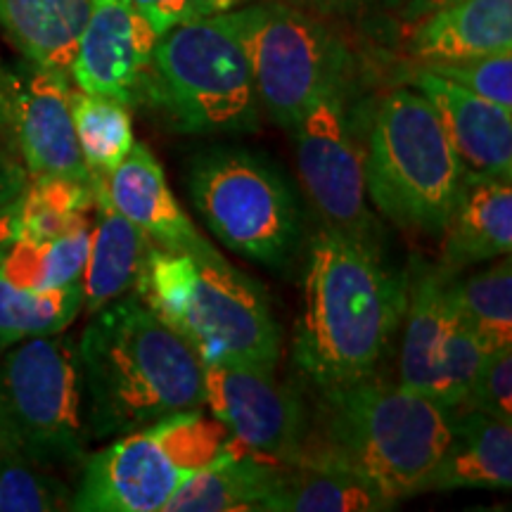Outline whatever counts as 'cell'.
I'll return each instance as SVG.
<instances>
[{"label":"cell","mask_w":512,"mask_h":512,"mask_svg":"<svg viewBox=\"0 0 512 512\" xmlns=\"http://www.w3.org/2000/svg\"><path fill=\"white\" fill-rule=\"evenodd\" d=\"M309 422L294 465L354 477L399 505L425 494L451 437V411L380 373L306 389Z\"/></svg>","instance_id":"cell-1"},{"label":"cell","mask_w":512,"mask_h":512,"mask_svg":"<svg viewBox=\"0 0 512 512\" xmlns=\"http://www.w3.org/2000/svg\"><path fill=\"white\" fill-rule=\"evenodd\" d=\"M408 304V275L382 249L323 226L306 252L302 316L292 361L306 387H330L380 373Z\"/></svg>","instance_id":"cell-2"},{"label":"cell","mask_w":512,"mask_h":512,"mask_svg":"<svg viewBox=\"0 0 512 512\" xmlns=\"http://www.w3.org/2000/svg\"><path fill=\"white\" fill-rule=\"evenodd\" d=\"M79 361L95 439L207 408L202 358L136 292L93 313L79 339Z\"/></svg>","instance_id":"cell-3"},{"label":"cell","mask_w":512,"mask_h":512,"mask_svg":"<svg viewBox=\"0 0 512 512\" xmlns=\"http://www.w3.org/2000/svg\"><path fill=\"white\" fill-rule=\"evenodd\" d=\"M138 299L209 363L278 368L283 332L264 287L228 259L174 252L152 242Z\"/></svg>","instance_id":"cell-4"},{"label":"cell","mask_w":512,"mask_h":512,"mask_svg":"<svg viewBox=\"0 0 512 512\" xmlns=\"http://www.w3.org/2000/svg\"><path fill=\"white\" fill-rule=\"evenodd\" d=\"M183 136H238L261 128V102L230 12L159 34L143 102Z\"/></svg>","instance_id":"cell-5"},{"label":"cell","mask_w":512,"mask_h":512,"mask_svg":"<svg viewBox=\"0 0 512 512\" xmlns=\"http://www.w3.org/2000/svg\"><path fill=\"white\" fill-rule=\"evenodd\" d=\"M465 183L437 110L415 88H394L366 136V192L387 221L441 235Z\"/></svg>","instance_id":"cell-6"},{"label":"cell","mask_w":512,"mask_h":512,"mask_svg":"<svg viewBox=\"0 0 512 512\" xmlns=\"http://www.w3.org/2000/svg\"><path fill=\"white\" fill-rule=\"evenodd\" d=\"M238 448L204 411L169 415L83 458L72 510L164 512L183 482Z\"/></svg>","instance_id":"cell-7"},{"label":"cell","mask_w":512,"mask_h":512,"mask_svg":"<svg viewBox=\"0 0 512 512\" xmlns=\"http://www.w3.org/2000/svg\"><path fill=\"white\" fill-rule=\"evenodd\" d=\"M188 192L223 247L268 268H283L304 233L297 192L283 171L247 147H209L192 157Z\"/></svg>","instance_id":"cell-8"},{"label":"cell","mask_w":512,"mask_h":512,"mask_svg":"<svg viewBox=\"0 0 512 512\" xmlns=\"http://www.w3.org/2000/svg\"><path fill=\"white\" fill-rule=\"evenodd\" d=\"M245 48L261 112L290 128L332 88L354 76V57L339 29L285 0H249L230 10Z\"/></svg>","instance_id":"cell-9"},{"label":"cell","mask_w":512,"mask_h":512,"mask_svg":"<svg viewBox=\"0 0 512 512\" xmlns=\"http://www.w3.org/2000/svg\"><path fill=\"white\" fill-rule=\"evenodd\" d=\"M88 437L79 342L24 339L0 361V441L55 470L83 463Z\"/></svg>","instance_id":"cell-10"},{"label":"cell","mask_w":512,"mask_h":512,"mask_svg":"<svg viewBox=\"0 0 512 512\" xmlns=\"http://www.w3.org/2000/svg\"><path fill=\"white\" fill-rule=\"evenodd\" d=\"M351 95L354 81L332 88L290 128L297 174L323 226L380 247L366 192V140Z\"/></svg>","instance_id":"cell-11"},{"label":"cell","mask_w":512,"mask_h":512,"mask_svg":"<svg viewBox=\"0 0 512 512\" xmlns=\"http://www.w3.org/2000/svg\"><path fill=\"white\" fill-rule=\"evenodd\" d=\"M204 389L211 415L240 451L294 465L309 422L306 389L280 382L273 368L254 363H209Z\"/></svg>","instance_id":"cell-12"},{"label":"cell","mask_w":512,"mask_h":512,"mask_svg":"<svg viewBox=\"0 0 512 512\" xmlns=\"http://www.w3.org/2000/svg\"><path fill=\"white\" fill-rule=\"evenodd\" d=\"M159 34L131 0H91L69 79L79 91L138 107Z\"/></svg>","instance_id":"cell-13"},{"label":"cell","mask_w":512,"mask_h":512,"mask_svg":"<svg viewBox=\"0 0 512 512\" xmlns=\"http://www.w3.org/2000/svg\"><path fill=\"white\" fill-rule=\"evenodd\" d=\"M5 79V124L15 133L31 176L93 183L69 112V76L27 62L24 69L5 74Z\"/></svg>","instance_id":"cell-14"},{"label":"cell","mask_w":512,"mask_h":512,"mask_svg":"<svg viewBox=\"0 0 512 512\" xmlns=\"http://www.w3.org/2000/svg\"><path fill=\"white\" fill-rule=\"evenodd\" d=\"M408 86L437 110L465 181L512 176V110L465 91L444 76L418 67Z\"/></svg>","instance_id":"cell-15"},{"label":"cell","mask_w":512,"mask_h":512,"mask_svg":"<svg viewBox=\"0 0 512 512\" xmlns=\"http://www.w3.org/2000/svg\"><path fill=\"white\" fill-rule=\"evenodd\" d=\"M119 214L136 226L147 240L174 252H190L221 259V252L200 233V228L178 204L166 174L145 143H133L131 152L100 181Z\"/></svg>","instance_id":"cell-16"},{"label":"cell","mask_w":512,"mask_h":512,"mask_svg":"<svg viewBox=\"0 0 512 512\" xmlns=\"http://www.w3.org/2000/svg\"><path fill=\"white\" fill-rule=\"evenodd\" d=\"M401 325L399 384L427 396L448 344L463 325L451 299V275L430 264H420L411 271L406 316Z\"/></svg>","instance_id":"cell-17"},{"label":"cell","mask_w":512,"mask_h":512,"mask_svg":"<svg viewBox=\"0 0 512 512\" xmlns=\"http://www.w3.org/2000/svg\"><path fill=\"white\" fill-rule=\"evenodd\" d=\"M439 268L458 275L465 268L510 254L512 185L510 176L465 181L441 228Z\"/></svg>","instance_id":"cell-18"},{"label":"cell","mask_w":512,"mask_h":512,"mask_svg":"<svg viewBox=\"0 0 512 512\" xmlns=\"http://www.w3.org/2000/svg\"><path fill=\"white\" fill-rule=\"evenodd\" d=\"M418 64L512 50V0H451L403 34Z\"/></svg>","instance_id":"cell-19"},{"label":"cell","mask_w":512,"mask_h":512,"mask_svg":"<svg viewBox=\"0 0 512 512\" xmlns=\"http://www.w3.org/2000/svg\"><path fill=\"white\" fill-rule=\"evenodd\" d=\"M512 486V425L477 411H451V437L441 453L427 491H508Z\"/></svg>","instance_id":"cell-20"},{"label":"cell","mask_w":512,"mask_h":512,"mask_svg":"<svg viewBox=\"0 0 512 512\" xmlns=\"http://www.w3.org/2000/svg\"><path fill=\"white\" fill-rule=\"evenodd\" d=\"M95 219L91 252L81 273L83 309L88 316L133 292L152 242L114 209L100 183H93Z\"/></svg>","instance_id":"cell-21"},{"label":"cell","mask_w":512,"mask_h":512,"mask_svg":"<svg viewBox=\"0 0 512 512\" xmlns=\"http://www.w3.org/2000/svg\"><path fill=\"white\" fill-rule=\"evenodd\" d=\"M285 467L238 448L183 482L164 512H266Z\"/></svg>","instance_id":"cell-22"},{"label":"cell","mask_w":512,"mask_h":512,"mask_svg":"<svg viewBox=\"0 0 512 512\" xmlns=\"http://www.w3.org/2000/svg\"><path fill=\"white\" fill-rule=\"evenodd\" d=\"M91 0H0V29L24 60L67 74Z\"/></svg>","instance_id":"cell-23"},{"label":"cell","mask_w":512,"mask_h":512,"mask_svg":"<svg viewBox=\"0 0 512 512\" xmlns=\"http://www.w3.org/2000/svg\"><path fill=\"white\" fill-rule=\"evenodd\" d=\"M93 221L53 240L15 238L0 259V273L22 290H55L81 280L91 252Z\"/></svg>","instance_id":"cell-24"},{"label":"cell","mask_w":512,"mask_h":512,"mask_svg":"<svg viewBox=\"0 0 512 512\" xmlns=\"http://www.w3.org/2000/svg\"><path fill=\"white\" fill-rule=\"evenodd\" d=\"M69 112H72L76 143H79L83 164L93 183L105 181L107 174L131 152L133 119L131 107L107 95H93L79 88L69 91Z\"/></svg>","instance_id":"cell-25"},{"label":"cell","mask_w":512,"mask_h":512,"mask_svg":"<svg viewBox=\"0 0 512 512\" xmlns=\"http://www.w3.org/2000/svg\"><path fill=\"white\" fill-rule=\"evenodd\" d=\"M451 299L465 328L486 354L512 347V261L510 254L470 278L451 275Z\"/></svg>","instance_id":"cell-26"},{"label":"cell","mask_w":512,"mask_h":512,"mask_svg":"<svg viewBox=\"0 0 512 512\" xmlns=\"http://www.w3.org/2000/svg\"><path fill=\"white\" fill-rule=\"evenodd\" d=\"M394 508L399 505L354 477L318 467L287 465L283 482L268 498L266 512H382Z\"/></svg>","instance_id":"cell-27"},{"label":"cell","mask_w":512,"mask_h":512,"mask_svg":"<svg viewBox=\"0 0 512 512\" xmlns=\"http://www.w3.org/2000/svg\"><path fill=\"white\" fill-rule=\"evenodd\" d=\"M81 309V280L36 292L15 287L0 273V351L24 339L67 330Z\"/></svg>","instance_id":"cell-28"},{"label":"cell","mask_w":512,"mask_h":512,"mask_svg":"<svg viewBox=\"0 0 512 512\" xmlns=\"http://www.w3.org/2000/svg\"><path fill=\"white\" fill-rule=\"evenodd\" d=\"M93 183L55 176H34L17 209V238L53 240L93 219Z\"/></svg>","instance_id":"cell-29"},{"label":"cell","mask_w":512,"mask_h":512,"mask_svg":"<svg viewBox=\"0 0 512 512\" xmlns=\"http://www.w3.org/2000/svg\"><path fill=\"white\" fill-rule=\"evenodd\" d=\"M74 491L36 463L0 441V512L72 510Z\"/></svg>","instance_id":"cell-30"},{"label":"cell","mask_w":512,"mask_h":512,"mask_svg":"<svg viewBox=\"0 0 512 512\" xmlns=\"http://www.w3.org/2000/svg\"><path fill=\"white\" fill-rule=\"evenodd\" d=\"M420 67L444 76V79L479 95V98L512 110V50L467 57V60L420 64Z\"/></svg>","instance_id":"cell-31"},{"label":"cell","mask_w":512,"mask_h":512,"mask_svg":"<svg viewBox=\"0 0 512 512\" xmlns=\"http://www.w3.org/2000/svg\"><path fill=\"white\" fill-rule=\"evenodd\" d=\"M460 408L512 425V347L486 354L470 394Z\"/></svg>","instance_id":"cell-32"},{"label":"cell","mask_w":512,"mask_h":512,"mask_svg":"<svg viewBox=\"0 0 512 512\" xmlns=\"http://www.w3.org/2000/svg\"><path fill=\"white\" fill-rule=\"evenodd\" d=\"M131 3L143 12L157 34H164L176 24L221 15V12L240 8L249 0H131Z\"/></svg>","instance_id":"cell-33"},{"label":"cell","mask_w":512,"mask_h":512,"mask_svg":"<svg viewBox=\"0 0 512 512\" xmlns=\"http://www.w3.org/2000/svg\"><path fill=\"white\" fill-rule=\"evenodd\" d=\"M285 3L335 29L363 27L384 15L382 0H285Z\"/></svg>","instance_id":"cell-34"},{"label":"cell","mask_w":512,"mask_h":512,"mask_svg":"<svg viewBox=\"0 0 512 512\" xmlns=\"http://www.w3.org/2000/svg\"><path fill=\"white\" fill-rule=\"evenodd\" d=\"M446 3H451V0H403L399 10L392 15L396 29H399L401 34H406V31H411L415 24H420L427 15H432L434 10L444 8Z\"/></svg>","instance_id":"cell-35"},{"label":"cell","mask_w":512,"mask_h":512,"mask_svg":"<svg viewBox=\"0 0 512 512\" xmlns=\"http://www.w3.org/2000/svg\"><path fill=\"white\" fill-rule=\"evenodd\" d=\"M17 209L19 200L0 211V247H8L17 238Z\"/></svg>","instance_id":"cell-36"},{"label":"cell","mask_w":512,"mask_h":512,"mask_svg":"<svg viewBox=\"0 0 512 512\" xmlns=\"http://www.w3.org/2000/svg\"><path fill=\"white\" fill-rule=\"evenodd\" d=\"M5 69L0 64V126H5V100H8V79H5Z\"/></svg>","instance_id":"cell-37"},{"label":"cell","mask_w":512,"mask_h":512,"mask_svg":"<svg viewBox=\"0 0 512 512\" xmlns=\"http://www.w3.org/2000/svg\"><path fill=\"white\" fill-rule=\"evenodd\" d=\"M403 3V0H382V10H384V15H389L392 17L396 10H399V5Z\"/></svg>","instance_id":"cell-38"},{"label":"cell","mask_w":512,"mask_h":512,"mask_svg":"<svg viewBox=\"0 0 512 512\" xmlns=\"http://www.w3.org/2000/svg\"><path fill=\"white\" fill-rule=\"evenodd\" d=\"M5 249H8V247H0V259H3V254H5Z\"/></svg>","instance_id":"cell-39"}]
</instances>
